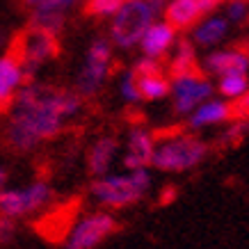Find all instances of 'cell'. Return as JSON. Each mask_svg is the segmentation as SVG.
I'll return each mask as SVG.
<instances>
[{"label": "cell", "mask_w": 249, "mask_h": 249, "mask_svg": "<svg viewBox=\"0 0 249 249\" xmlns=\"http://www.w3.org/2000/svg\"><path fill=\"white\" fill-rule=\"evenodd\" d=\"M247 135V119H233L229 121V128L219 135L222 146H238Z\"/></svg>", "instance_id": "cell-22"}, {"label": "cell", "mask_w": 249, "mask_h": 249, "mask_svg": "<svg viewBox=\"0 0 249 249\" xmlns=\"http://www.w3.org/2000/svg\"><path fill=\"white\" fill-rule=\"evenodd\" d=\"M5 44V35H2V32H0V46Z\"/></svg>", "instance_id": "cell-32"}, {"label": "cell", "mask_w": 249, "mask_h": 249, "mask_svg": "<svg viewBox=\"0 0 249 249\" xmlns=\"http://www.w3.org/2000/svg\"><path fill=\"white\" fill-rule=\"evenodd\" d=\"M249 57L247 51L240 46L231 48H215L206 55L204 71L211 76H229V73H247Z\"/></svg>", "instance_id": "cell-11"}, {"label": "cell", "mask_w": 249, "mask_h": 249, "mask_svg": "<svg viewBox=\"0 0 249 249\" xmlns=\"http://www.w3.org/2000/svg\"><path fill=\"white\" fill-rule=\"evenodd\" d=\"M5 185H7V169L0 165V190L5 188Z\"/></svg>", "instance_id": "cell-30"}, {"label": "cell", "mask_w": 249, "mask_h": 249, "mask_svg": "<svg viewBox=\"0 0 249 249\" xmlns=\"http://www.w3.org/2000/svg\"><path fill=\"white\" fill-rule=\"evenodd\" d=\"M124 167L126 169H140V167H151L153 149H156V135L151 130L135 126L128 130L126 146H124Z\"/></svg>", "instance_id": "cell-10"}, {"label": "cell", "mask_w": 249, "mask_h": 249, "mask_svg": "<svg viewBox=\"0 0 249 249\" xmlns=\"http://www.w3.org/2000/svg\"><path fill=\"white\" fill-rule=\"evenodd\" d=\"M229 35V21L219 14H206L201 16L196 25L192 28V44L201 46V48H213V46L222 44Z\"/></svg>", "instance_id": "cell-15"}, {"label": "cell", "mask_w": 249, "mask_h": 249, "mask_svg": "<svg viewBox=\"0 0 249 249\" xmlns=\"http://www.w3.org/2000/svg\"><path fill=\"white\" fill-rule=\"evenodd\" d=\"M151 188L149 167L126 169V174H103L91 185V196L106 208H128Z\"/></svg>", "instance_id": "cell-2"}, {"label": "cell", "mask_w": 249, "mask_h": 249, "mask_svg": "<svg viewBox=\"0 0 249 249\" xmlns=\"http://www.w3.org/2000/svg\"><path fill=\"white\" fill-rule=\"evenodd\" d=\"M176 39H178V30L172 28L167 21H158V18H156V21L146 28V32L142 35V39H140L137 46L142 48V55L162 60V57L174 48Z\"/></svg>", "instance_id": "cell-13"}, {"label": "cell", "mask_w": 249, "mask_h": 249, "mask_svg": "<svg viewBox=\"0 0 249 249\" xmlns=\"http://www.w3.org/2000/svg\"><path fill=\"white\" fill-rule=\"evenodd\" d=\"M119 91H121V98H124L126 103H130V106H135V103H140V101H142V98H140V91H137L135 76H133L130 71H126V73L121 76Z\"/></svg>", "instance_id": "cell-25"}, {"label": "cell", "mask_w": 249, "mask_h": 249, "mask_svg": "<svg viewBox=\"0 0 249 249\" xmlns=\"http://www.w3.org/2000/svg\"><path fill=\"white\" fill-rule=\"evenodd\" d=\"M12 48L16 51L18 60H21L25 80H32L46 62L55 60L60 55V39L55 37V35H51V32L28 28L25 32H21L16 37Z\"/></svg>", "instance_id": "cell-5"}, {"label": "cell", "mask_w": 249, "mask_h": 249, "mask_svg": "<svg viewBox=\"0 0 249 249\" xmlns=\"http://www.w3.org/2000/svg\"><path fill=\"white\" fill-rule=\"evenodd\" d=\"M83 107V96L76 89H62L53 85L28 83L16 91L9 106V124L5 142L12 151L28 153L39 144L57 137L69 119Z\"/></svg>", "instance_id": "cell-1"}, {"label": "cell", "mask_w": 249, "mask_h": 249, "mask_svg": "<svg viewBox=\"0 0 249 249\" xmlns=\"http://www.w3.org/2000/svg\"><path fill=\"white\" fill-rule=\"evenodd\" d=\"M199 69V62H196V48L190 39H176L174 44V53L169 57V64H167V71L174 76H181V73H190V71H196Z\"/></svg>", "instance_id": "cell-18"}, {"label": "cell", "mask_w": 249, "mask_h": 249, "mask_svg": "<svg viewBox=\"0 0 249 249\" xmlns=\"http://www.w3.org/2000/svg\"><path fill=\"white\" fill-rule=\"evenodd\" d=\"M137 91L142 101H162L169 96V78L162 73H151V76H140L135 78Z\"/></svg>", "instance_id": "cell-19"}, {"label": "cell", "mask_w": 249, "mask_h": 249, "mask_svg": "<svg viewBox=\"0 0 249 249\" xmlns=\"http://www.w3.org/2000/svg\"><path fill=\"white\" fill-rule=\"evenodd\" d=\"M227 2V18L229 23L247 21V0H224Z\"/></svg>", "instance_id": "cell-27"}, {"label": "cell", "mask_w": 249, "mask_h": 249, "mask_svg": "<svg viewBox=\"0 0 249 249\" xmlns=\"http://www.w3.org/2000/svg\"><path fill=\"white\" fill-rule=\"evenodd\" d=\"M53 188L46 181H35L28 188H2L0 190V215L18 219L41 211L51 204Z\"/></svg>", "instance_id": "cell-7"}, {"label": "cell", "mask_w": 249, "mask_h": 249, "mask_svg": "<svg viewBox=\"0 0 249 249\" xmlns=\"http://www.w3.org/2000/svg\"><path fill=\"white\" fill-rule=\"evenodd\" d=\"M229 121H233V110H231V101H227V98L211 96L188 114V126L192 130L219 126V124H229Z\"/></svg>", "instance_id": "cell-14"}, {"label": "cell", "mask_w": 249, "mask_h": 249, "mask_svg": "<svg viewBox=\"0 0 249 249\" xmlns=\"http://www.w3.org/2000/svg\"><path fill=\"white\" fill-rule=\"evenodd\" d=\"M149 2H151V5H153V7H156V9H158V12H160V9H162V7H165V5H167V0H149Z\"/></svg>", "instance_id": "cell-31"}, {"label": "cell", "mask_w": 249, "mask_h": 249, "mask_svg": "<svg viewBox=\"0 0 249 249\" xmlns=\"http://www.w3.org/2000/svg\"><path fill=\"white\" fill-rule=\"evenodd\" d=\"M208 156V144L192 133H174L156 140L151 165L160 172H190L199 167Z\"/></svg>", "instance_id": "cell-3"}, {"label": "cell", "mask_w": 249, "mask_h": 249, "mask_svg": "<svg viewBox=\"0 0 249 249\" xmlns=\"http://www.w3.org/2000/svg\"><path fill=\"white\" fill-rule=\"evenodd\" d=\"M23 80H25V76H23L21 60H18L14 48H9L0 57V112L9 110L16 91L23 87Z\"/></svg>", "instance_id": "cell-12"}, {"label": "cell", "mask_w": 249, "mask_h": 249, "mask_svg": "<svg viewBox=\"0 0 249 249\" xmlns=\"http://www.w3.org/2000/svg\"><path fill=\"white\" fill-rule=\"evenodd\" d=\"M247 73H229V76H219L217 83V91L227 101H233V98H240L247 94Z\"/></svg>", "instance_id": "cell-21"}, {"label": "cell", "mask_w": 249, "mask_h": 249, "mask_svg": "<svg viewBox=\"0 0 249 249\" xmlns=\"http://www.w3.org/2000/svg\"><path fill=\"white\" fill-rule=\"evenodd\" d=\"M117 229H119V224L110 213L96 211L78 219L69 229L64 242H67V249H96L112 233H117Z\"/></svg>", "instance_id": "cell-8"}, {"label": "cell", "mask_w": 249, "mask_h": 249, "mask_svg": "<svg viewBox=\"0 0 249 249\" xmlns=\"http://www.w3.org/2000/svg\"><path fill=\"white\" fill-rule=\"evenodd\" d=\"M110 71H112V44L110 39L98 37L91 41L85 53L83 69L76 80V94H80L83 98H91L94 94H98L110 78Z\"/></svg>", "instance_id": "cell-6"}, {"label": "cell", "mask_w": 249, "mask_h": 249, "mask_svg": "<svg viewBox=\"0 0 249 249\" xmlns=\"http://www.w3.org/2000/svg\"><path fill=\"white\" fill-rule=\"evenodd\" d=\"M195 2L201 7V12H204V14H213L219 5H224V0H195Z\"/></svg>", "instance_id": "cell-29"}, {"label": "cell", "mask_w": 249, "mask_h": 249, "mask_svg": "<svg viewBox=\"0 0 249 249\" xmlns=\"http://www.w3.org/2000/svg\"><path fill=\"white\" fill-rule=\"evenodd\" d=\"M30 9H55V12H69L78 0H23Z\"/></svg>", "instance_id": "cell-26"}, {"label": "cell", "mask_w": 249, "mask_h": 249, "mask_svg": "<svg viewBox=\"0 0 249 249\" xmlns=\"http://www.w3.org/2000/svg\"><path fill=\"white\" fill-rule=\"evenodd\" d=\"M110 18V44L121 51H130L140 44L146 28L158 18V9L149 0H124Z\"/></svg>", "instance_id": "cell-4"}, {"label": "cell", "mask_w": 249, "mask_h": 249, "mask_svg": "<svg viewBox=\"0 0 249 249\" xmlns=\"http://www.w3.org/2000/svg\"><path fill=\"white\" fill-rule=\"evenodd\" d=\"M165 12V21L176 28V30H192L196 25V21L206 16L201 12V7L196 5L195 0H167V5L162 7Z\"/></svg>", "instance_id": "cell-17"}, {"label": "cell", "mask_w": 249, "mask_h": 249, "mask_svg": "<svg viewBox=\"0 0 249 249\" xmlns=\"http://www.w3.org/2000/svg\"><path fill=\"white\" fill-rule=\"evenodd\" d=\"M64 23H67V12H55V9H32L30 28L51 32V35L57 37V35L64 30Z\"/></svg>", "instance_id": "cell-20"}, {"label": "cell", "mask_w": 249, "mask_h": 249, "mask_svg": "<svg viewBox=\"0 0 249 249\" xmlns=\"http://www.w3.org/2000/svg\"><path fill=\"white\" fill-rule=\"evenodd\" d=\"M165 71V67H162V62L156 60V57H146V55H142L137 62H133V67H130V73L135 78L140 76H151V73H162Z\"/></svg>", "instance_id": "cell-24"}, {"label": "cell", "mask_w": 249, "mask_h": 249, "mask_svg": "<svg viewBox=\"0 0 249 249\" xmlns=\"http://www.w3.org/2000/svg\"><path fill=\"white\" fill-rule=\"evenodd\" d=\"M124 0H87L85 12L89 16H98V18H110V16L121 7Z\"/></svg>", "instance_id": "cell-23"}, {"label": "cell", "mask_w": 249, "mask_h": 249, "mask_svg": "<svg viewBox=\"0 0 249 249\" xmlns=\"http://www.w3.org/2000/svg\"><path fill=\"white\" fill-rule=\"evenodd\" d=\"M14 231H16L14 219L5 217V215H0V245H2V242H7V240H12Z\"/></svg>", "instance_id": "cell-28"}, {"label": "cell", "mask_w": 249, "mask_h": 249, "mask_svg": "<svg viewBox=\"0 0 249 249\" xmlns=\"http://www.w3.org/2000/svg\"><path fill=\"white\" fill-rule=\"evenodd\" d=\"M119 151V140L114 135H101L98 140H94V144L89 146L87 153V167L94 176H103L110 172L114 158Z\"/></svg>", "instance_id": "cell-16"}, {"label": "cell", "mask_w": 249, "mask_h": 249, "mask_svg": "<svg viewBox=\"0 0 249 249\" xmlns=\"http://www.w3.org/2000/svg\"><path fill=\"white\" fill-rule=\"evenodd\" d=\"M213 91H215V87L208 80V76L201 73V69L174 76L169 80V94H172V106L176 114H190L196 106L208 101L213 96Z\"/></svg>", "instance_id": "cell-9"}]
</instances>
